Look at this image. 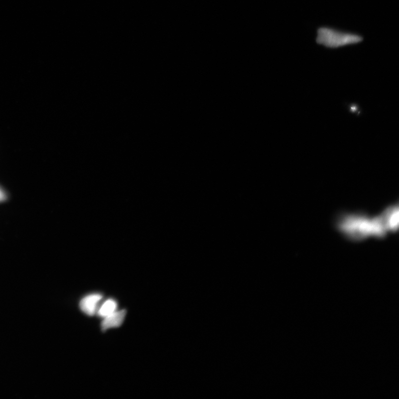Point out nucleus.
<instances>
[{
    "mask_svg": "<svg viewBox=\"0 0 399 399\" xmlns=\"http://www.w3.org/2000/svg\"><path fill=\"white\" fill-rule=\"evenodd\" d=\"M334 225L345 239L354 243L371 238L382 240L389 234L380 213L371 216L365 212H341L336 216Z\"/></svg>",
    "mask_w": 399,
    "mask_h": 399,
    "instance_id": "1",
    "label": "nucleus"
},
{
    "mask_svg": "<svg viewBox=\"0 0 399 399\" xmlns=\"http://www.w3.org/2000/svg\"><path fill=\"white\" fill-rule=\"evenodd\" d=\"M362 41L363 37L359 35L327 28H319L316 38V41L319 45L331 48L353 45Z\"/></svg>",
    "mask_w": 399,
    "mask_h": 399,
    "instance_id": "2",
    "label": "nucleus"
},
{
    "mask_svg": "<svg viewBox=\"0 0 399 399\" xmlns=\"http://www.w3.org/2000/svg\"><path fill=\"white\" fill-rule=\"evenodd\" d=\"M390 234L396 233L399 227V208L397 201L385 207L380 212Z\"/></svg>",
    "mask_w": 399,
    "mask_h": 399,
    "instance_id": "3",
    "label": "nucleus"
},
{
    "mask_svg": "<svg viewBox=\"0 0 399 399\" xmlns=\"http://www.w3.org/2000/svg\"><path fill=\"white\" fill-rule=\"evenodd\" d=\"M102 296L100 294L95 293L87 296L80 302V308L83 312L88 315H94L96 312V307Z\"/></svg>",
    "mask_w": 399,
    "mask_h": 399,
    "instance_id": "4",
    "label": "nucleus"
},
{
    "mask_svg": "<svg viewBox=\"0 0 399 399\" xmlns=\"http://www.w3.org/2000/svg\"><path fill=\"white\" fill-rule=\"evenodd\" d=\"M126 314V310L123 309L118 312L115 311V312L108 315L105 317L102 323V330L105 331L109 328L120 327L124 322Z\"/></svg>",
    "mask_w": 399,
    "mask_h": 399,
    "instance_id": "5",
    "label": "nucleus"
},
{
    "mask_svg": "<svg viewBox=\"0 0 399 399\" xmlns=\"http://www.w3.org/2000/svg\"><path fill=\"white\" fill-rule=\"evenodd\" d=\"M117 308V302L112 299H109L104 302L98 310L99 316L106 317L108 315L115 312Z\"/></svg>",
    "mask_w": 399,
    "mask_h": 399,
    "instance_id": "6",
    "label": "nucleus"
},
{
    "mask_svg": "<svg viewBox=\"0 0 399 399\" xmlns=\"http://www.w3.org/2000/svg\"><path fill=\"white\" fill-rule=\"evenodd\" d=\"M7 199V195L5 194V192L3 191L0 188V203L2 202Z\"/></svg>",
    "mask_w": 399,
    "mask_h": 399,
    "instance_id": "7",
    "label": "nucleus"
}]
</instances>
